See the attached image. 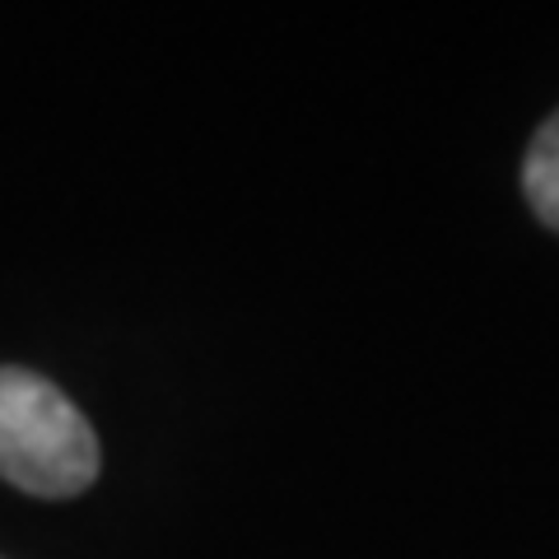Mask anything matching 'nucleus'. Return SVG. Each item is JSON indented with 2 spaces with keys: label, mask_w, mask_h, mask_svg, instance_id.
I'll use <instances>...</instances> for the list:
<instances>
[{
  "label": "nucleus",
  "mask_w": 559,
  "mask_h": 559,
  "mask_svg": "<svg viewBox=\"0 0 559 559\" xmlns=\"http://www.w3.org/2000/svg\"><path fill=\"white\" fill-rule=\"evenodd\" d=\"M522 187L540 219L559 229V112L536 131L527 164H522Z\"/></svg>",
  "instance_id": "nucleus-2"
},
{
  "label": "nucleus",
  "mask_w": 559,
  "mask_h": 559,
  "mask_svg": "<svg viewBox=\"0 0 559 559\" xmlns=\"http://www.w3.org/2000/svg\"><path fill=\"white\" fill-rule=\"evenodd\" d=\"M98 476V439L57 382L0 369V480L38 499L84 495Z\"/></svg>",
  "instance_id": "nucleus-1"
}]
</instances>
